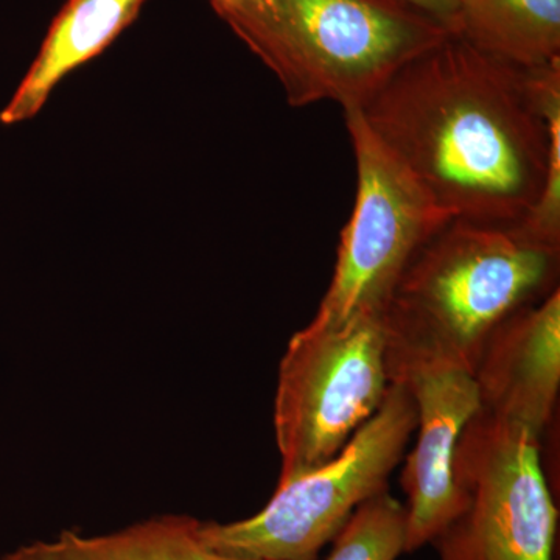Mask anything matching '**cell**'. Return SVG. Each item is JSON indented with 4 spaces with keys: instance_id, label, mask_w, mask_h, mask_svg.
Here are the masks:
<instances>
[{
    "instance_id": "1",
    "label": "cell",
    "mask_w": 560,
    "mask_h": 560,
    "mask_svg": "<svg viewBox=\"0 0 560 560\" xmlns=\"http://www.w3.org/2000/svg\"><path fill=\"white\" fill-rule=\"evenodd\" d=\"M359 110L445 215L560 245V62L523 69L448 35Z\"/></svg>"
},
{
    "instance_id": "2",
    "label": "cell",
    "mask_w": 560,
    "mask_h": 560,
    "mask_svg": "<svg viewBox=\"0 0 560 560\" xmlns=\"http://www.w3.org/2000/svg\"><path fill=\"white\" fill-rule=\"evenodd\" d=\"M559 253L522 224H442L416 250L383 308L388 370L442 361L474 374L495 327L559 289Z\"/></svg>"
},
{
    "instance_id": "3",
    "label": "cell",
    "mask_w": 560,
    "mask_h": 560,
    "mask_svg": "<svg viewBox=\"0 0 560 560\" xmlns=\"http://www.w3.org/2000/svg\"><path fill=\"white\" fill-rule=\"evenodd\" d=\"M220 18L296 108H361L394 73L452 35L399 0H254Z\"/></svg>"
},
{
    "instance_id": "4",
    "label": "cell",
    "mask_w": 560,
    "mask_h": 560,
    "mask_svg": "<svg viewBox=\"0 0 560 560\" xmlns=\"http://www.w3.org/2000/svg\"><path fill=\"white\" fill-rule=\"evenodd\" d=\"M416 429L410 390L389 382L377 412L335 458L279 481L264 510L241 522H200L202 544L245 560H318L364 501L388 490Z\"/></svg>"
},
{
    "instance_id": "5",
    "label": "cell",
    "mask_w": 560,
    "mask_h": 560,
    "mask_svg": "<svg viewBox=\"0 0 560 560\" xmlns=\"http://www.w3.org/2000/svg\"><path fill=\"white\" fill-rule=\"evenodd\" d=\"M455 511L431 541L440 560H555L558 508L540 459V436L480 411L453 460Z\"/></svg>"
},
{
    "instance_id": "6",
    "label": "cell",
    "mask_w": 560,
    "mask_h": 560,
    "mask_svg": "<svg viewBox=\"0 0 560 560\" xmlns=\"http://www.w3.org/2000/svg\"><path fill=\"white\" fill-rule=\"evenodd\" d=\"M388 386L382 316L296 331L280 360L276 389L279 481L335 458L381 408Z\"/></svg>"
},
{
    "instance_id": "7",
    "label": "cell",
    "mask_w": 560,
    "mask_h": 560,
    "mask_svg": "<svg viewBox=\"0 0 560 560\" xmlns=\"http://www.w3.org/2000/svg\"><path fill=\"white\" fill-rule=\"evenodd\" d=\"M345 119L357 162L355 206L313 329L382 316L416 250L452 220L372 135L359 108L345 109Z\"/></svg>"
},
{
    "instance_id": "8",
    "label": "cell",
    "mask_w": 560,
    "mask_h": 560,
    "mask_svg": "<svg viewBox=\"0 0 560 560\" xmlns=\"http://www.w3.org/2000/svg\"><path fill=\"white\" fill-rule=\"evenodd\" d=\"M389 382L410 390L418 440L405 459L400 485L407 495V552L436 539L455 511L453 460L460 434L480 411L474 374L442 361L389 368Z\"/></svg>"
},
{
    "instance_id": "9",
    "label": "cell",
    "mask_w": 560,
    "mask_h": 560,
    "mask_svg": "<svg viewBox=\"0 0 560 560\" xmlns=\"http://www.w3.org/2000/svg\"><path fill=\"white\" fill-rule=\"evenodd\" d=\"M481 410L541 438L560 388V291L526 305L489 335L474 370Z\"/></svg>"
},
{
    "instance_id": "10",
    "label": "cell",
    "mask_w": 560,
    "mask_h": 560,
    "mask_svg": "<svg viewBox=\"0 0 560 560\" xmlns=\"http://www.w3.org/2000/svg\"><path fill=\"white\" fill-rule=\"evenodd\" d=\"M147 0H68L50 24L35 61L25 73L9 105L0 110V124L31 120L49 101L51 92L73 70L108 49L139 16Z\"/></svg>"
},
{
    "instance_id": "11",
    "label": "cell",
    "mask_w": 560,
    "mask_h": 560,
    "mask_svg": "<svg viewBox=\"0 0 560 560\" xmlns=\"http://www.w3.org/2000/svg\"><path fill=\"white\" fill-rule=\"evenodd\" d=\"M0 560H245L210 550L200 537V521L189 515H160L116 533L84 536L65 529L55 539L36 540Z\"/></svg>"
},
{
    "instance_id": "12",
    "label": "cell",
    "mask_w": 560,
    "mask_h": 560,
    "mask_svg": "<svg viewBox=\"0 0 560 560\" xmlns=\"http://www.w3.org/2000/svg\"><path fill=\"white\" fill-rule=\"evenodd\" d=\"M453 35L523 69L560 62V0H459Z\"/></svg>"
},
{
    "instance_id": "13",
    "label": "cell",
    "mask_w": 560,
    "mask_h": 560,
    "mask_svg": "<svg viewBox=\"0 0 560 560\" xmlns=\"http://www.w3.org/2000/svg\"><path fill=\"white\" fill-rule=\"evenodd\" d=\"M407 552V511L388 490L361 503L334 539L327 560H397Z\"/></svg>"
},
{
    "instance_id": "14",
    "label": "cell",
    "mask_w": 560,
    "mask_h": 560,
    "mask_svg": "<svg viewBox=\"0 0 560 560\" xmlns=\"http://www.w3.org/2000/svg\"><path fill=\"white\" fill-rule=\"evenodd\" d=\"M399 2L429 14L434 21L444 25L452 35L455 33L459 0H399Z\"/></svg>"
},
{
    "instance_id": "15",
    "label": "cell",
    "mask_w": 560,
    "mask_h": 560,
    "mask_svg": "<svg viewBox=\"0 0 560 560\" xmlns=\"http://www.w3.org/2000/svg\"><path fill=\"white\" fill-rule=\"evenodd\" d=\"M254 2V0H210L212 3L213 10L219 16H223L228 11L241 9V7L248 5V3Z\"/></svg>"
}]
</instances>
